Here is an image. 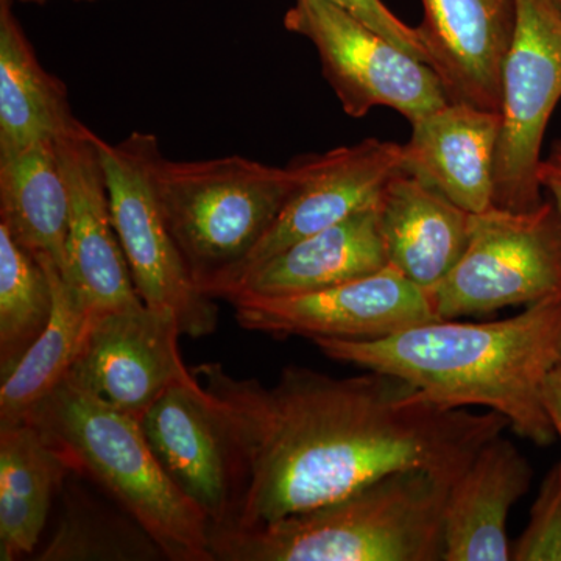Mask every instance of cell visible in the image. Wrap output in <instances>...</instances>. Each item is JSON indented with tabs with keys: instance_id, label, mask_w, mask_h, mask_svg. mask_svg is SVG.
<instances>
[{
	"instance_id": "25",
	"label": "cell",
	"mask_w": 561,
	"mask_h": 561,
	"mask_svg": "<svg viewBox=\"0 0 561 561\" xmlns=\"http://www.w3.org/2000/svg\"><path fill=\"white\" fill-rule=\"evenodd\" d=\"M164 557L160 546L130 515L79 496L66 500V511L39 560H154Z\"/></svg>"
},
{
	"instance_id": "5",
	"label": "cell",
	"mask_w": 561,
	"mask_h": 561,
	"mask_svg": "<svg viewBox=\"0 0 561 561\" xmlns=\"http://www.w3.org/2000/svg\"><path fill=\"white\" fill-rule=\"evenodd\" d=\"M151 175L173 241L208 297L271 230L297 181L291 162L275 168L239 154L172 161L161 151Z\"/></svg>"
},
{
	"instance_id": "30",
	"label": "cell",
	"mask_w": 561,
	"mask_h": 561,
	"mask_svg": "<svg viewBox=\"0 0 561 561\" xmlns=\"http://www.w3.org/2000/svg\"><path fill=\"white\" fill-rule=\"evenodd\" d=\"M21 3H35V5H44L49 0H18ZM77 2H98V0H77Z\"/></svg>"
},
{
	"instance_id": "1",
	"label": "cell",
	"mask_w": 561,
	"mask_h": 561,
	"mask_svg": "<svg viewBox=\"0 0 561 561\" xmlns=\"http://www.w3.org/2000/svg\"><path fill=\"white\" fill-rule=\"evenodd\" d=\"M192 371L230 446L236 508L225 530L312 511L391 472L453 483L511 427L497 412L440 408L389 373L332 378L290 365L265 387L219 362Z\"/></svg>"
},
{
	"instance_id": "28",
	"label": "cell",
	"mask_w": 561,
	"mask_h": 561,
	"mask_svg": "<svg viewBox=\"0 0 561 561\" xmlns=\"http://www.w3.org/2000/svg\"><path fill=\"white\" fill-rule=\"evenodd\" d=\"M541 190L551 194L553 205L557 206L561 216V138L553 140L551 150L541 160L538 171Z\"/></svg>"
},
{
	"instance_id": "14",
	"label": "cell",
	"mask_w": 561,
	"mask_h": 561,
	"mask_svg": "<svg viewBox=\"0 0 561 561\" xmlns=\"http://www.w3.org/2000/svg\"><path fill=\"white\" fill-rule=\"evenodd\" d=\"M139 421L172 481L205 513L210 534L228 529L236 508L230 446L197 376L165 391Z\"/></svg>"
},
{
	"instance_id": "6",
	"label": "cell",
	"mask_w": 561,
	"mask_h": 561,
	"mask_svg": "<svg viewBox=\"0 0 561 561\" xmlns=\"http://www.w3.org/2000/svg\"><path fill=\"white\" fill-rule=\"evenodd\" d=\"M438 320L486 316L561 295V216L553 202L527 213L471 214L456 267L430 290Z\"/></svg>"
},
{
	"instance_id": "13",
	"label": "cell",
	"mask_w": 561,
	"mask_h": 561,
	"mask_svg": "<svg viewBox=\"0 0 561 561\" xmlns=\"http://www.w3.org/2000/svg\"><path fill=\"white\" fill-rule=\"evenodd\" d=\"M57 149L70 197L62 278L94 317L140 305L111 217L101 138L77 119L57 136Z\"/></svg>"
},
{
	"instance_id": "27",
	"label": "cell",
	"mask_w": 561,
	"mask_h": 561,
	"mask_svg": "<svg viewBox=\"0 0 561 561\" xmlns=\"http://www.w3.org/2000/svg\"><path fill=\"white\" fill-rule=\"evenodd\" d=\"M330 2L356 18L362 24L368 25L371 31L378 32L383 38L391 41L394 46L430 65L419 28L404 24L393 11L387 9L382 0H330Z\"/></svg>"
},
{
	"instance_id": "11",
	"label": "cell",
	"mask_w": 561,
	"mask_h": 561,
	"mask_svg": "<svg viewBox=\"0 0 561 561\" xmlns=\"http://www.w3.org/2000/svg\"><path fill=\"white\" fill-rule=\"evenodd\" d=\"M181 335L175 312L144 302L95 316L66 379L140 420L165 391L195 379L181 357Z\"/></svg>"
},
{
	"instance_id": "26",
	"label": "cell",
	"mask_w": 561,
	"mask_h": 561,
	"mask_svg": "<svg viewBox=\"0 0 561 561\" xmlns=\"http://www.w3.org/2000/svg\"><path fill=\"white\" fill-rule=\"evenodd\" d=\"M512 560L561 561V461L546 474Z\"/></svg>"
},
{
	"instance_id": "2",
	"label": "cell",
	"mask_w": 561,
	"mask_h": 561,
	"mask_svg": "<svg viewBox=\"0 0 561 561\" xmlns=\"http://www.w3.org/2000/svg\"><path fill=\"white\" fill-rule=\"evenodd\" d=\"M332 360L389 373L445 409L481 405L501 413L538 446L556 440L542 386L561 359V295L511 319L435 320L376 341H313Z\"/></svg>"
},
{
	"instance_id": "24",
	"label": "cell",
	"mask_w": 561,
	"mask_h": 561,
	"mask_svg": "<svg viewBox=\"0 0 561 561\" xmlns=\"http://www.w3.org/2000/svg\"><path fill=\"white\" fill-rule=\"evenodd\" d=\"M54 289L44 265L0 225V376L5 379L46 330Z\"/></svg>"
},
{
	"instance_id": "7",
	"label": "cell",
	"mask_w": 561,
	"mask_h": 561,
	"mask_svg": "<svg viewBox=\"0 0 561 561\" xmlns=\"http://www.w3.org/2000/svg\"><path fill=\"white\" fill-rule=\"evenodd\" d=\"M160 151L151 133L135 131L117 144L101 138L111 217L144 305L175 312L183 335L205 337L216 331L219 309L192 279L165 224L151 175Z\"/></svg>"
},
{
	"instance_id": "12",
	"label": "cell",
	"mask_w": 561,
	"mask_h": 561,
	"mask_svg": "<svg viewBox=\"0 0 561 561\" xmlns=\"http://www.w3.org/2000/svg\"><path fill=\"white\" fill-rule=\"evenodd\" d=\"M291 165L297 181L286 205L238 272L213 290L214 300L225 287L287 247L376 205L387 183L404 171V146L368 138L327 153L306 154Z\"/></svg>"
},
{
	"instance_id": "20",
	"label": "cell",
	"mask_w": 561,
	"mask_h": 561,
	"mask_svg": "<svg viewBox=\"0 0 561 561\" xmlns=\"http://www.w3.org/2000/svg\"><path fill=\"white\" fill-rule=\"evenodd\" d=\"M70 197L57 138L0 158V225L38 261L65 276Z\"/></svg>"
},
{
	"instance_id": "8",
	"label": "cell",
	"mask_w": 561,
	"mask_h": 561,
	"mask_svg": "<svg viewBox=\"0 0 561 561\" xmlns=\"http://www.w3.org/2000/svg\"><path fill=\"white\" fill-rule=\"evenodd\" d=\"M561 99V11L552 0H516V32L502 72L494 206L541 205L542 139Z\"/></svg>"
},
{
	"instance_id": "9",
	"label": "cell",
	"mask_w": 561,
	"mask_h": 561,
	"mask_svg": "<svg viewBox=\"0 0 561 561\" xmlns=\"http://www.w3.org/2000/svg\"><path fill=\"white\" fill-rule=\"evenodd\" d=\"M284 25L311 41L324 79L353 119H362L376 106H387L413 124L449 102L430 65L330 0H295Z\"/></svg>"
},
{
	"instance_id": "19",
	"label": "cell",
	"mask_w": 561,
	"mask_h": 561,
	"mask_svg": "<svg viewBox=\"0 0 561 561\" xmlns=\"http://www.w3.org/2000/svg\"><path fill=\"white\" fill-rule=\"evenodd\" d=\"M376 208L389 267L421 289L438 286L463 256L471 213L419 176L405 171L394 175Z\"/></svg>"
},
{
	"instance_id": "17",
	"label": "cell",
	"mask_w": 561,
	"mask_h": 561,
	"mask_svg": "<svg viewBox=\"0 0 561 561\" xmlns=\"http://www.w3.org/2000/svg\"><path fill=\"white\" fill-rule=\"evenodd\" d=\"M389 267L376 205L295 242L220 291L221 300L309 294Z\"/></svg>"
},
{
	"instance_id": "15",
	"label": "cell",
	"mask_w": 561,
	"mask_h": 561,
	"mask_svg": "<svg viewBox=\"0 0 561 561\" xmlns=\"http://www.w3.org/2000/svg\"><path fill=\"white\" fill-rule=\"evenodd\" d=\"M423 5L421 41L448 101L500 113L516 0H423Z\"/></svg>"
},
{
	"instance_id": "18",
	"label": "cell",
	"mask_w": 561,
	"mask_h": 561,
	"mask_svg": "<svg viewBox=\"0 0 561 561\" xmlns=\"http://www.w3.org/2000/svg\"><path fill=\"white\" fill-rule=\"evenodd\" d=\"M531 467L497 435L449 485L443 516L445 561H508V515L529 490Z\"/></svg>"
},
{
	"instance_id": "31",
	"label": "cell",
	"mask_w": 561,
	"mask_h": 561,
	"mask_svg": "<svg viewBox=\"0 0 561 561\" xmlns=\"http://www.w3.org/2000/svg\"><path fill=\"white\" fill-rule=\"evenodd\" d=\"M553 3H556L557 7H559L561 11V0H552Z\"/></svg>"
},
{
	"instance_id": "22",
	"label": "cell",
	"mask_w": 561,
	"mask_h": 561,
	"mask_svg": "<svg viewBox=\"0 0 561 561\" xmlns=\"http://www.w3.org/2000/svg\"><path fill=\"white\" fill-rule=\"evenodd\" d=\"M14 0H0V158L76 124L68 88L41 66L14 14Z\"/></svg>"
},
{
	"instance_id": "4",
	"label": "cell",
	"mask_w": 561,
	"mask_h": 561,
	"mask_svg": "<svg viewBox=\"0 0 561 561\" xmlns=\"http://www.w3.org/2000/svg\"><path fill=\"white\" fill-rule=\"evenodd\" d=\"M25 420L60 449L73 472L108 491L165 559L216 560L208 518L172 481L138 419L65 379Z\"/></svg>"
},
{
	"instance_id": "21",
	"label": "cell",
	"mask_w": 561,
	"mask_h": 561,
	"mask_svg": "<svg viewBox=\"0 0 561 561\" xmlns=\"http://www.w3.org/2000/svg\"><path fill=\"white\" fill-rule=\"evenodd\" d=\"M70 472L60 449L31 421L0 427V559L35 551L51 500Z\"/></svg>"
},
{
	"instance_id": "29",
	"label": "cell",
	"mask_w": 561,
	"mask_h": 561,
	"mask_svg": "<svg viewBox=\"0 0 561 561\" xmlns=\"http://www.w3.org/2000/svg\"><path fill=\"white\" fill-rule=\"evenodd\" d=\"M541 397L553 431L561 440V359L549 371L545 386H542Z\"/></svg>"
},
{
	"instance_id": "16",
	"label": "cell",
	"mask_w": 561,
	"mask_h": 561,
	"mask_svg": "<svg viewBox=\"0 0 561 561\" xmlns=\"http://www.w3.org/2000/svg\"><path fill=\"white\" fill-rule=\"evenodd\" d=\"M404 171L471 214L494 206L501 113L448 102L412 124Z\"/></svg>"
},
{
	"instance_id": "23",
	"label": "cell",
	"mask_w": 561,
	"mask_h": 561,
	"mask_svg": "<svg viewBox=\"0 0 561 561\" xmlns=\"http://www.w3.org/2000/svg\"><path fill=\"white\" fill-rule=\"evenodd\" d=\"M54 311L46 330L24 354L0 387V427L27 419L32 409L68 378L94 316L50 261Z\"/></svg>"
},
{
	"instance_id": "3",
	"label": "cell",
	"mask_w": 561,
	"mask_h": 561,
	"mask_svg": "<svg viewBox=\"0 0 561 561\" xmlns=\"http://www.w3.org/2000/svg\"><path fill=\"white\" fill-rule=\"evenodd\" d=\"M449 483L423 470L391 472L348 496L249 530L210 534L225 561L445 560Z\"/></svg>"
},
{
	"instance_id": "10",
	"label": "cell",
	"mask_w": 561,
	"mask_h": 561,
	"mask_svg": "<svg viewBox=\"0 0 561 561\" xmlns=\"http://www.w3.org/2000/svg\"><path fill=\"white\" fill-rule=\"evenodd\" d=\"M236 320L249 331L276 337L376 341L438 320L430 291L394 268L328 289L284 297H243L230 301Z\"/></svg>"
}]
</instances>
